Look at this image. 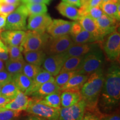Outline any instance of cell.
Returning <instances> with one entry per match:
<instances>
[{
	"instance_id": "6da1fadb",
	"label": "cell",
	"mask_w": 120,
	"mask_h": 120,
	"mask_svg": "<svg viewBox=\"0 0 120 120\" xmlns=\"http://www.w3.org/2000/svg\"><path fill=\"white\" fill-rule=\"evenodd\" d=\"M101 91V105L104 109H112L119 102L120 68L118 64H113L109 67Z\"/></svg>"
},
{
	"instance_id": "7a4b0ae2",
	"label": "cell",
	"mask_w": 120,
	"mask_h": 120,
	"mask_svg": "<svg viewBox=\"0 0 120 120\" xmlns=\"http://www.w3.org/2000/svg\"><path fill=\"white\" fill-rule=\"evenodd\" d=\"M105 75L102 68L91 73L81 88L79 92L82 99L87 106H93L96 103L102 88Z\"/></svg>"
},
{
	"instance_id": "3957f363",
	"label": "cell",
	"mask_w": 120,
	"mask_h": 120,
	"mask_svg": "<svg viewBox=\"0 0 120 120\" xmlns=\"http://www.w3.org/2000/svg\"><path fill=\"white\" fill-rule=\"evenodd\" d=\"M103 62L102 52L98 47L95 48L83 56L81 64L76 72L79 75H91L101 68Z\"/></svg>"
},
{
	"instance_id": "277c9868",
	"label": "cell",
	"mask_w": 120,
	"mask_h": 120,
	"mask_svg": "<svg viewBox=\"0 0 120 120\" xmlns=\"http://www.w3.org/2000/svg\"><path fill=\"white\" fill-rule=\"evenodd\" d=\"M50 36L46 32H41L35 31L26 32L21 46L23 53L31 51L43 50Z\"/></svg>"
},
{
	"instance_id": "5b68a950",
	"label": "cell",
	"mask_w": 120,
	"mask_h": 120,
	"mask_svg": "<svg viewBox=\"0 0 120 120\" xmlns=\"http://www.w3.org/2000/svg\"><path fill=\"white\" fill-rule=\"evenodd\" d=\"M28 16L26 6L24 4H21L7 16L4 29L25 31L27 30L26 19Z\"/></svg>"
},
{
	"instance_id": "8992f818",
	"label": "cell",
	"mask_w": 120,
	"mask_h": 120,
	"mask_svg": "<svg viewBox=\"0 0 120 120\" xmlns=\"http://www.w3.org/2000/svg\"><path fill=\"white\" fill-rule=\"evenodd\" d=\"M60 109L49 107L38 101L30 100L26 111L31 115L44 118L47 120H58Z\"/></svg>"
},
{
	"instance_id": "52a82bcc",
	"label": "cell",
	"mask_w": 120,
	"mask_h": 120,
	"mask_svg": "<svg viewBox=\"0 0 120 120\" xmlns=\"http://www.w3.org/2000/svg\"><path fill=\"white\" fill-rule=\"evenodd\" d=\"M73 43L68 34L57 37L50 36L43 51L49 55L62 53L66 51Z\"/></svg>"
},
{
	"instance_id": "ba28073f",
	"label": "cell",
	"mask_w": 120,
	"mask_h": 120,
	"mask_svg": "<svg viewBox=\"0 0 120 120\" xmlns=\"http://www.w3.org/2000/svg\"><path fill=\"white\" fill-rule=\"evenodd\" d=\"M103 43V50L108 59L115 61L120 55V34L117 30L108 34Z\"/></svg>"
},
{
	"instance_id": "9c48e42d",
	"label": "cell",
	"mask_w": 120,
	"mask_h": 120,
	"mask_svg": "<svg viewBox=\"0 0 120 120\" xmlns=\"http://www.w3.org/2000/svg\"><path fill=\"white\" fill-rule=\"evenodd\" d=\"M83 99L76 104L69 107H62L60 109L58 120H81L83 117L87 107Z\"/></svg>"
},
{
	"instance_id": "30bf717a",
	"label": "cell",
	"mask_w": 120,
	"mask_h": 120,
	"mask_svg": "<svg viewBox=\"0 0 120 120\" xmlns=\"http://www.w3.org/2000/svg\"><path fill=\"white\" fill-rule=\"evenodd\" d=\"M67 58L64 52L49 55L46 57L43 63V69L51 73L53 77H55L60 72Z\"/></svg>"
},
{
	"instance_id": "8fae6325",
	"label": "cell",
	"mask_w": 120,
	"mask_h": 120,
	"mask_svg": "<svg viewBox=\"0 0 120 120\" xmlns=\"http://www.w3.org/2000/svg\"><path fill=\"white\" fill-rule=\"evenodd\" d=\"M52 20L51 17L47 13L31 15L28 18L27 29L41 32H46Z\"/></svg>"
},
{
	"instance_id": "7c38bea8",
	"label": "cell",
	"mask_w": 120,
	"mask_h": 120,
	"mask_svg": "<svg viewBox=\"0 0 120 120\" xmlns=\"http://www.w3.org/2000/svg\"><path fill=\"white\" fill-rule=\"evenodd\" d=\"M73 22L61 19H53L52 20L46 31L52 37L62 36L70 34Z\"/></svg>"
},
{
	"instance_id": "4fadbf2b",
	"label": "cell",
	"mask_w": 120,
	"mask_h": 120,
	"mask_svg": "<svg viewBox=\"0 0 120 120\" xmlns=\"http://www.w3.org/2000/svg\"><path fill=\"white\" fill-rule=\"evenodd\" d=\"M95 20L102 40L105 36L116 31L117 27L118 21L105 13L101 17Z\"/></svg>"
},
{
	"instance_id": "5bb4252c",
	"label": "cell",
	"mask_w": 120,
	"mask_h": 120,
	"mask_svg": "<svg viewBox=\"0 0 120 120\" xmlns=\"http://www.w3.org/2000/svg\"><path fill=\"white\" fill-rule=\"evenodd\" d=\"M26 34L25 31L6 30L1 31L0 37L6 46H19L21 45Z\"/></svg>"
},
{
	"instance_id": "9a60e30c",
	"label": "cell",
	"mask_w": 120,
	"mask_h": 120,
	"mask_svg": "<svg viewBox=\"0 0 120 120\" xmlns=\"http://www.w3.org/2000/svg\"><path fill=\"white\" fill-rule=\"evenodd\" d=\"M97 47H98V45L96 42L83 44L73 43L71 47L64 53L67 58L71 57L83 56Z\"/></svg>"
},
{
	"instance_id": "2e32d148",
	"label": "cell",
	"mask_w": 120,
	"mask_h": 120,
	"mask_svg": "<svg viewBox=\"0 0 120 120\" xmlns=\"http://www.w3.org/2000/svg\"><path fill=\"white\" fill-rule=\"evenodd\" d=\"M30 99L23 92L19 91L17 96L13 100L4 105V107L7 109L14 111L26 110L30 102Z\"/></svg>"
},
{
	"instance_id": "e0dca14e",
	"label": "cell",
	"mask_w": 120,
	"mask_h": 120,
	"mask_svg": "<svg viewBox=\"0 0 120 120\" xmlns=\"http://www.w3.org/2000/svg\"><path fill=\"white\" fill-rule=\"evenodd\" d=\"M52 81H55L53 76L46 70L42 69L41 71L32 79L31 86L26 93V95L30 96L43 83Z\"/></svg>"
},
{
	"instance_id": "ac0fdd59",
	"label": "cell",
	"mask_w": 120,
	"mask_h": 120,
	"mask_svg": "<svg viewBox=\"0 0 120 120\" xmlns=\"http://www.w3.org/2000/svg\"><path fill=\"white\" fill-rule=\"evenodd\" d=\"M79 22L83 30L92 34L97 39V41H102L100 34L98 26L95 19L90 17L89 16H82L79 19Z\"/></svg>"
},
{
	"instance_id": "d6986e66",
	"label": "cell",
	"mask_w": 120,
	"mask_h": 120,
	"mask_svg": "<svg viewBox=\"0 0 120 120\" xmlns=\"http://www.w3.org/2000/svg\"><path fill=\"white\" fill-rule=\"evenodd\" d=\"M60 87L57 85L55 81H49L42 85L30 96L33 98H36V100H38L49 94L60 91Z\"/></svg>"
},
{
	"instance_id": "ffe728a7",
	"label": "cell",
	"mask_w": 120,
	"mask_h": 120,
	"mask_svg": "<svg viewBox=\"0 0 120 120\" xmlns=\"http://www.w3.org/2000/svg\"><path fill=\"white\" fill-rule=\"evenodd\" d=\"M88 75L76 74L71 78L65 85L60 87V91H64L66 90H73L79 91L84 83L88 79Z\"/></svg>"
},
{
	"instance_id": "44dd1931",
	"label": "cell",
	"mask_w": 120,
	"mask_h": 120,
	"mask_svg": "<svg viewBox=\"0 0 120 120\" xmlns=\"http://www.w3.org/2000/svg\"><path fill=\"white\" fill-rule=\"evenodd\" d=\"M101 8L105 14L119 21L120 19V0H109L103 2L101 4Z\"/></svg>"
},
{
	"instance_id": "7402d4cb",
	"label": "cell",
	"mask_w": 120,
	"mask_h": 120,
	"mask_svg": "<svg viewBox=\"0 0 120 120\" xmlns=\"http://www.w3.org/2000/svg\"><path fill=\"white\" fill-rule=\"evenodd\" d=\"M57 10L61 15L74 21H79L81 18L79 9L66 3L61 2L57 6Z\"/></svg>"
},
{
	"instance_id": "603a6c76",
	"label": "cell",
	"mask_w": 120,
	"mask_h": 120,
	"mask_svg": "<svg viewBox=\"0 0 120 120\" xmlns=\"http://www.w3.org/2000/svg\"><path fill=\"white\" fill-rule=\"evenodd\" d=\"M82 99L79 91L66 90L61 94V105L62 107H69L79 102Z\"/></svg>"
},
{
	"instance_id": "cb8c5ba5",
	"label": "cell",
	"mask_w": 120,
	"mask_h": 120,
	"mask_svg": "<svg viewBox=\"0 0 120 120\" xmlns=\"http://www.w3.org/2000/svg\"><path fill=\"white\" fill-rule=\"evenodd\" d=\"M23 55L27 62L38 66L43 64L46 57V54L43 50L25 52Z\"/></svg>"
},
{
	"instance_id": "d4e9b609",
	"label": "cell",
	"mask_w": 120,
	"mask_h": 120,
	"mask_svg": "<svg viewBox=\"0 0 120 120\" xmlns=\"http://www.w3.org/2000/svg\"><path fill=\"white\" fill-rule=\"evenodd\" d=\"M13 81L16 83L19 91L26 94L31 86L32 79L21 72L14 75Z\"/></svg>"
},
{
	"instance_id": "484cf974",
	"label": "cell",
	"mask_w": 120,
	"mask_h": 120,
	"mask_svg": "<svg viewBox=\"0 0 120 120\" xmlns=\"http://www.w3.org/2000/svg\"><path fill=\"white\" fill-rule=\"evenodd\" d=\"M36 101L49 107L60 109L61 106V91H56Z\"/></svg>"
},
{
	"instance_id": "4316f807",
	"label": "cell",
	"mask_w": 120,
	"mask_h": 120,
	"mask_svg": "<svg viewBox=\"0 0 120 120\" xmlns=\"http://www.w3.org/2000/svg\"><path fill=\"white\" fill-rule=\"evenodd\" d=\"M71 37L73 42L77 44L90 43L97 41L96 38L92 34L83 29H82L78 34L71 36Z\"/></svg>"
},
{
	"instance_id": "83f0119b",
	"label": "cell",
	"mask_w": 120,
	"mask_h": 120,
	"mask_svg": "<svg viewBox=\"0 0 120 120\" xmlns=\"http://www.w3.org/2000/svg\"><path fill=\"white\" fill-rule=\"evenodd\" d=\"M83 56L68 57L66 60L60 72L76 71L81 64Z\"/></svg>"
},
{
	"instance_id": "f1b7e54d",
	"label": "cell",
	"mask_w": 120,
	"mask_h": 120,
	"mask_svg": "<svg viewBox=\"0 0 120 120\" xmlns=\"http://www.w3.org/2000/svg\"><path fill=\"white\" fill-rule=\"evenodd\" d=\"M25 60H12L8 59L6 61L5 67L9 73L13 75L21 73L23 70Z\"/></svg>"
},
{
	"instance_id": "f546056e",
	"label": "cell",
	"mask_w": 120,
	"mask_h": 120,
	"mask_svg": "<svg viewBox=\"0 0 120 120\" xmlns=\"http://www.w3.org/2000/svg\"><path fill=\"white\" fill-rule=\"evenodd\" d=\"M19 91L15 82L12 81L3 85L0 95L12 100L17 96Z\"/></svg>"
},
{
	"instance_id": "4dcf8cb0",
	"label": "cell",
	"mask_w": 120,
	"mask_h": 120,
	"mask_svg": "<svg viewBox=\"0 0 120 120\" xmlns=\"http://www.w3.org/2000/svg\"><path fill=\"white\" fill-rule=\"evenodd\" d=\"M24 4L26 6L28 16L31 15L46 13L47 12V7L45 4Z\"/></svg>"
},
{
	"instance_id": "1f68e13d",
	"label": "cell",
	"mask_w": 120,
	"mask_h": 120,
	"mask_svg": "<svg viewBox=\"0 0 120 120\" xmlns=\"http://www.w3.org/2000/svg\"><path fill=\"white\" fill-rule=\"evenodd\" d=\"M42 70L41 66L25 62L22 73L30 79H33Z\"/></svg>"
},
{
	"instance_id": "d6a6232c",
	"label": "cell",
	"mask_w": 120,
	"mask_h": 120,
	"mask_svg": "<svg viewBox=\"0 0 120 120\" xmlns=\"http://www.w3.org/2000/svg\"><path fill=\"white\" fill-rule=\"evenodd\" d=\"M76 74V71L60 72L55 76V82L60 87H61L68 81L69 79Z\"/></svg>"
},
{
	"instance_id": "836d02e7",
	"label": "cell",
	"mask_w": 120,
	"mask_h": 120,
	"mask_svg": "<svg viewBox=\"0 0 120 120\" xmlns=\"http://www.w3.org/2000/svg\"><path fill=\"white\" fill-rule=\"evenodd\" d=\"M8 51L9 59L12 60H23L22 52L23 49L21 46H7Z\"/></svg>"
},
{
	"instance_id": "e575fe53",
	"label": "cell",
	"mask_w": 120,
	"mask_h": 120,
	"mask_svg": "<svg viewBox=\"0 0 120 120\" xmlns=\"http://www.w3.org/2000/svg\"><path fill=\"white\" fill-rule=\"evenodd\" d=\"M21 111L6 109L0 112V120H17Z\"/></svg>"
},
{
	"instance_id": "d590c367",
	"label": "cell",
	"mask_w": 120,
	"mask_h": 120,
	"mask_svg": "<svg viewBox=\"0 0 120 120\" xmlns=\"http://www.w3.org/2000/svg\"><path fill=\"white\" fill-rule=\"evenodd\" d=\"M19 4H8L4 2L0 3V14L7 16L14 11Z\"/></svg>"
},
{
	"instance_id": "8d00e7d4",
	"label": "cell",
	"mask_w": 120,
	"mask_h": 120,
	"mask_svg": "<svg viewBox=\"0 0 120 120\" xmlns=\"http://www.w3.org/2000/svg\"><path fill=\"white\" fill-rule=\"evenodd\" d=\"M103 14L104 13L102 10L101 6H97L91 7L88 9L86 12L85 16L87 15L92 18L93 19H97L101 17Z\"/></svg>"
},
{
	"instance_id": "74e56055",
	"label": "cell",
	"mask_w": 120,
	"mask_h": 120,
	"mask_svg": "<svg viewBox=\"0 0 120 120\" xmlns=\"http://www.w3.org/2000/svg\"><path fill=\"white\" fill-rule=\"evenodd\" d=\"M14 75L9 73L7 70L0 71V85H4L9 82L13 81Z\"/></svg>"
},
{
	"instance_id": "f35d334b",
	"label": "cell",
	"mask_w": 120,
	"mask_h": 120,
	"mask_svg": "<svg viewBox=\"0 0 120 120\" xmlns=\"http://www.w3.org/2000/svg\"><path fill=\"white\" fill-rule=\"evenodd\" d=\"M82 29L83 28H82V26H81V25L79 22H73L70 32V36H73L78 34Z\"/></svg>"
},
{
	"instance_id": "ab89813d",
	"label": "cell",
	"mask_w": 120,
	"mask_h": 120,
	"mask_svg": "<svg viewBox=\"0 0 120 120\" xmlns=\"http://www.w3.org/2000/svg\"><path fill=\"white\" fill-rule=\"evenodd\" d=\"M23 4H49L52 0H21Z\"/></svg>"
},
{
	"instance_id": "60d3db41",
	"label": "cell",
	"mask_w": 120,
	"mask_h": 120,
	"mask_svg": "<svg viewBox=\"0 0 120 120\" xmlns=\"http://www.w3.org/2000/svg\"><path fill=\"white\" fill-rule=\"evenodd\" d=\"M62 2L71 4L76 7H80L81 6L80 0H62Z\"/></svg>"
},
{
	"instance_id": "b9f144b4",
	"label": "cell",
	"mask_w": 120,
	"mask_h": 120,
	"mask_svg": "<svg viewBox=\"0 0 120 120\" xmlns=\"http://www.w3.org/2000/svg\"><path fill=\"white\" fill-rule=\"evenodd\" d=\"M81 120H100V119L96 115L91 113H86L84 114L83 117Z\"/></svg>"
},
{
	"instance_id": "7bdbcfd3",
	"label": "cell",
	"mask_w": 120,
	"mask_h": 120,
	"mask_svg": "<svg viewBox=\"0 0 120 120\" xmlns=\"http://www.w3.org/2000/svg\"><path fill=\"white\" fill-rule=\"evenodd\" d=\"M11 101V100L10 99L6 98L2 95H0V107H4V105H6Z\"/></svg>"
},
{
	"instance_id": "ee69618b",
	"label": "cell",
	"mask_w": 120,
	"mask_h": 120,
	"mask_svg": "<svg viewBox=\"0 0 120 120\" xmlns=\"http://www.w3.org/2000/svg\"><path fill=\"white\" fill-rule=\"evenodd\" d=\"M6 16H4V15L0 14V30H2L4 28L6 25Z\"/></svg>"
},
{
	"instance_id": "f6af8a7d",
	"label": "cell",
	"mask_w": 120,
	"mask_h": 120,
	"mask_svg": "<svg viewBox=\"0 0 120 120\" xmlns=\"http://www.w3.org/2000/svg\"><path fill=\"white\" fill-rule=\"evenodd\" d=\"M24 120H47L45 119L44 118L41 117L32 115L31 116L27 117L26 119H25Z\"/></svg>"
},
{
	"instance_id": "bcb514c9",
	"label": "cell",
	"mask_w": 120,
	"mask_h": 120,
	"mask_svg": "<svg viewBox=\"0 0 120 120\" xmlns=\"http://www.w3.org/2000/svg\"><path fill=\"white\" fill-rule=\"evenodd\" d=\"M102 120H120V117L118 115H111L103 118Z\"/></svg>"
},
{
	"instance_id": "7dc6e473",
	"label": "cell",
	"mask_w": 120,
	"mask_h": 120,
	"mask_svg": "<svg viewBox=\"0 0 120 120\" xmlns=\"http://www.w3.org/2000/svg\"><path fill=\"white\" fill-rule=\"evenodd\" d=\"M20 0H3L2 2L8 4H19Z\"/></svg>"
},
{
	"instance_id": "c3c4849f",
	"label": "cell",
	"mask_w": 120,
	"mask_h": 120,
	"mask_svg": "<svg viewBox=\"0 0 120 120\" xmlns=\"http://www.w3.org/2000/svg\"><path fill=\"white\" fill-rule=\"evenodd\" d=\"M4 68H5V66H4V61H3L2 60H0V71L5 70Z\"/></svg>"
},
{
	"instance_id": "681fc988",
	"label": "cell",
	"mask_w": 120,
	"mask_h": 120,
	"mask_svg": "<svg viewBox=\"0 0 120 120\" xmlns=\"http://www.w3.org/2000/svg\"><path fill=\"white\" fill-rule=\"evenodd\" d=\"M81 6H87L90 0H80Z\"/></svg>"
},
{
	"instance_id": "f907efd6",
	"label": "cell",
	"mask_w": 120,
	"mask_h": 120,
	"mask_svg": "<svg viewBox=\"0 0 120 120\" xmlns=\"http://www.w3.org/2000/svg\"><path fill=\"white\" fill-rule=\"evenodd\" d=\"M6 108H4V107H0V112H2V111H5L6 110Z\"/></svg>"
},
{
	"instance_id": "816d5d0a",
	"label": "cell",
	"mask_w": 120,
	"mask_h": 120,
	"mask_svg": "<svg viewBox=\"0 0 120 120\" xmlns=\"http://www.w3.org/2000/svg\"><path fill=\"white\" fill-rule=\"evenodd\" d=\"M2 85H0V94H1V89H2Z\"/></svg>"
},
{
	"instance_id": "f5cc1de1",
	"label": "cell",
	"mask_w": 120,
	"mask_h": 120,
	"mask_svg": "<svg viewBox=\"0 0 120 120\" xmlns=\"http://www.w3.org/2000/svg\"><path fill=\"white\" fill-rule=\"evenodd\" d=\"M109 0H103V2H106V1H108Z\"/></svg>"
},
{
	"instance_id": "db71d44e",
	"label": "cell",
	"mask_w": 120,
	"mask_h": 120,
	"mask_svg": "<svg viewBox=\"0 0 120 120\" xmlns=\"http://www.w3.org/2000/svg\"><path fill=\"white\" fill-rule=\"evenodd\" d=\"M1 31H2V30H0V33L1 32Z\"/></svg>"
},
{
	"instance_id": "11a10c76",
	"label": "cell",
	"mask_w": 120,
	"mask_h": 120,
	"mask_svg": "<svg viewBox=\"0 0 120 120\" xmlns=\"http://www.w3.org/2000/svg\"><path fill=\"white\" fill-rule=\"evenodd\" d=\"M0 41H1V39H0Z\"/></svg>"
}]
</instances>
